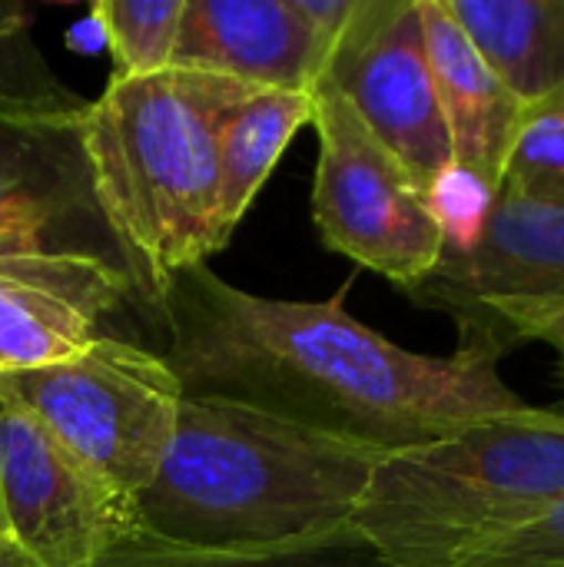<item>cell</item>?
I'll use <instances>...</instances> for the list:
<instances>
[{"instance_id": "6da1fadb", "label": "cell", "mask_w": 564, "mask_h": 567, "mask_svg": "<svg viewBox=\"0 0 564 567\" xmlns=\"http://www.w3.org/2000/svg\"><path fill=\"white\" fill-rule=\"evenodd\" d=\"M342 286L326 302L246 292L209 266L180 272L160 306L163 359L183 399H219L379 455L432 445L495 415L525 412L502 355L459 342L422 355L362 326Z\"/></svg>"}, {"instance_id": "7a4b0ae2", "label": "cell", "mask_w": 564, "mask_h": 567, "mask_svg": "<svg viewBox=\"0 0 564 567\" xmlns=\"http://www.w3.org/2000/svg\"><path fill=\"white\" fill-rule=\"evenodd\" d=\"M386 455L286 419L183 399L176 435L136 495L146 535L203 551L279 548L352 528Z\"/></svg>"}, {"instance_id": "3957f363", "label": "cell", "mask_w": 564, "mask_h": 567, "mask_svg": "<svg viewBox=\"0 0 564 567\" xmlns=\"http://www.w3.org/2000/svg\"><path fill=\"white\" fill-rule=\"evenodd\" d=\"M256 86L166 66L110 80L90 100L80 136L96 206L123 252L133 302L150 316L166 286L206 266L229 236L219 226V123Z\"/></svg>"}, {"instance_id": "277c9868", "label": "cell", "mask_w": 564, "mask_h": 567, "mask_svg": "<svg viewBox=\"0 0 564 567\" xmlns=\"http://www.w3.org/2000/svg\"><path fill=\"white\" fill-rule=\"evenodd\" d=\"M562 498L564 412L529 405L386 455L352 528L382 567H445Z\"/></svg>"}, {"instance_id": "5b68a950", "label": "cell", "mask_w": 564, "mask_h": 567, "mask_svg": "<svg viewBox=\"0 0 564 567\" xmlns=\"http://www.w3.org/2000/svg\"><path fill=\"white\" fill-rule=\"evenodd\" d=\"M0 399L30 412L83 465L136 498L170 452L183 385L163 352L100 336L70 362L0 379Z\"/></svg>"}, {"instance_id": "8992f818", "label": "cell", "mask_w": 564, "mask_h": 567, "mask_svg": "<svg viewBox=\"0 0 564 567\" xmlns=\"http://www.w3.org/2000/svg\"><path fill=\"white\" fill-rule=\"evenodd\" d=\"M312 126L319 136L312 223L322 246L402 292L416 289L445 249L425 189L329 83L312 90Z\"/></svg>"}, {"instance_id": "52a82bcc", "label": "cell", "mask_w": 564, "mask_h": 567, "mask_svg": "<svg viewBox=\"0 0 564 567\" xmlns=\"http://www.w3.org/2000/svg\"><path fill=\"white\" fill-rule=\"evenodd\" d=\"M0 518L30 567H100L143 532L136 498L7 399H0Z\"/></svg>"}, {"instance_id": "ba28073f", "label": "cell", "mask_w": 564, "mask_h": 567, "mask_svg": "<svg viewBox=\"0 0 564 567\" xmlns=\"http://www.w3.org/2000/svg\"><path fill=\"white\" fill-rule=\"evenodd\" d=\"M322 83L349 100L369 133L422 189L452 166L419 0H359Z\"/></svg>"}, {"instance_id": "9c48e42d", "label": "cell", "mask_w": 564, "mask_h": 567, "mask_svg": "<svg viewBox=\"0 0 564 567\" xmlns=\"http://www.w3.org/2000/svg\"><path fill=\"white\" fill-rule=\"evenodd\" d=\"M406 296L449 312L459 342L489 349L502 316L564 302V203L499 189L479 239L462 252L442 249L435 269Z\"/></svg>"}, {"instance_id": "30bf717a", "label": "cell", "mask_w": 564, "mask_h": 567, "mask_svg": "<svg viewBox=\"0 0 564 567\" xmlns=\"http://www.w3.org/2000/svg\"><path fill=\"white\" fill-rule=\"evenodd\" d=\"M80 126L0 120V256H86L130 279L93 196Z\"/></svg>"}, {"instance_id": "8fae6325", "label": "cell", "mask_w": 564, "mask_h": 567, "mask_svg": "<svg viewBox=\"0 0 564 567\" xmlns=\"http://www.w3.org/2000/svg\"><path fill=\"white\" fill-rule=\"evenodd\" d=\"M123 302L130 279L100 259L0 256V379L76 359Z\"/></svg>"}, {"instance_id": "7c38bea8", "label": "cell", "mask_w": 564, "mask_h": 567, "mask_svg": "<svg viewBox=\"0 0 564 567\" xmlns=\"http://www.w3.org/2000/svg\"><path fill=\"white\" fill-rule=\"evenodd\" d=\"M170 66L312 93V37L293 0H186Z\"/></svg>"}, {"instance_id": "4fadbf2b", "label": "cell", "mask_w": 564, "mask_h": 567, "mask_svg": "<svg viewBox=\"0 0 564 567\" xmlns=\"http://www.w3.org/2000/svg\"><path fill=\"white\" fill-rule=\"evenodd\" d=\"M419 17L452 163L499 193L525 106L482 60L465 30L452 20L445 0H419Z\"/></svg>"}, {"instance_id": "5bb4252c", "label": "cell", "mask_w": 564, "mask_h": 567, "mask_svg": "<svg viewBox=\"0 0 564 567\" xmlns=\"http://www.w3.org/2000/svg\"><path fill=\"white\" fill-rule=\"evenodd\" d=\"M445 7L525 110L564 100V0H445Z\"/></svg>"}, {"instance_id": "9a60e30c", "label": "cell", "mask_w": 564, "mask_h": 567, "mask_svg": "<svg viewBox=\"0 0 564 567\" xmlns=\"http://www.w3.org/2000/svg\"><path fill=\"white\" fill-rule=\"evenodd\" d=\"M312 123V96L289 90L246 93L219 123V226L233 239L253 199L266 186L289 140Z\"/></svg>"}, {"instance_id": "2e32d148", "label": "cell", "mask_w": 564, "mask_h": 567, "mask_svg": "<svg viewBox=\"0 0 564 567\" xmlns=\"http://www.w3.org/2000/svg\"><path fill=\"white\" fill-rule=\"evenodd\" d=\"M90 100L60 80L33 40V7L0 0V120L80 123Z\"/></svg>"}, {"instance_id": "e0dca14e", "label": "cell", "mask_w": 564, "mask_h": 567, "mask_svg": "<svg viewBox=\"0 0 564 567\" xmlns=\"http://www.w3.org/2000/svg\"><path fill=\"white\" fill-rule=\"evenodd\" d=\"M100 567H382L376 551L362 542L356 528L293 542L279 548H236V551H203L160 542L146 532L120 545Z\"/></svg>"}, {"instance_id": "ac0fdd59", "label": "cell", "mask_w": 564, "mask_h": 567, "mask_svg": "<svg viewBox=\"0 0 564 567\" xmlns=\"http://www.w3.org/2000/svg\"><path fill=\"white\" fill-rule=\"evenodd\" d=\"M113 53L110 80L153 76L170 66L186 0H96Z\"/></svg>"}, {"instance_id": "d6986e66", "label": "cell", "mask_w": 564, "mask_h": 567, "mask_svg": "<svg viewBox=\"0 0 564 567\" xmlns=\"http://www.w3.org/2000/svg\"><path fill=\"white\" fill-rule=\"evenodd\" d=\"M502 189L564 203V100L525 110Z\"/></svg>"}, {"instance_id": "ffe728a7", "label": "cell", "mask_w": 564, "mask_h": 567, "mask_svg": "<svg viewBox=\"0 0 564 567\" xmlns=\"http://www.w3.org/2000/svg\"><path fill=\"white\" fill-rule=\"evenodd\" d=\"M445 567H564V498L472 545Z\"/></svg>"}, {"instance_id": "44dd1931", "label": "cell", "mask_w": 564, "mask_h": 567, "mask_svg": "<svg viewBox=\"0 0 564 567\" xmlns=\"http://www.w3.org/2000/svg\"><path fill=\"white\" fill-rule=\"evenodd\" d=\"M495 196L499 193H492L482 179L459 169L455 163L429 183L425 203L442 233L445 252H462L479 239V233L495 206Z\"/></svg>"}, {"instance_id": "7402d4cb", "label": "cell", "mask_w": 564, "mask_h": 567, "mask_svg": "<svg viewBox=\"0 0 564 567\" xmlns=\"http://www.w3.org/2000/svg\"><path fill=\"white\" fill-rule=\"evenodd\" d=\"M519 342H545L555 352V375L564 389V302L515 309L502 316L489 332V349H495L502 359Z\"/></svg>"}, {"instance_id": "603a6c76", "label": "cell", "mask_w": 564, "mask_h": 567, "mask_svg": "<svg viewBox=\"0 0 564 567\" xmlns=\"http://www.w3.org/2000/svg\"><path fill=\"white\" fill-rule=\"evenodd\" d=\"M63 43L73 50V53H83V56H96L103 50H110V33H106V20L100 13V7L93 3L90 13L76 23L66 27V37Z\"/></svg>"}, {"instance_id": "cb8c5ba5", "label": "cell", "mask_w": 564, "mask_h": 567, "mask_svg": "<svg viewBox=\"0 0 564 567\" xmlns=\"http://www.w3.org/2000/svg\"><path fill=\"white\" fill-rule=\"evenodd\" d=\"M0 567H30L27 558L20 555V548L10 542V535L3 528V518H0Z\"/></svg>"}]
</instances>
